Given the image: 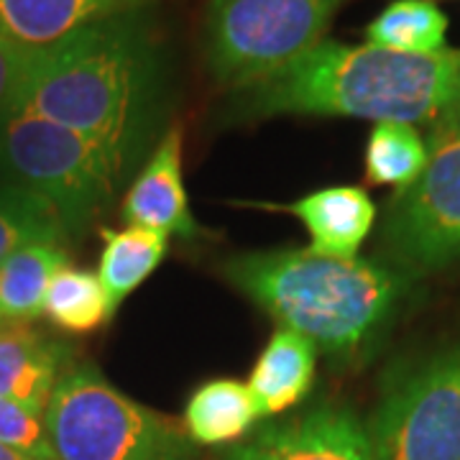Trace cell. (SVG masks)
I'll use <instances>...</instances> for the list:
<instances>
[{"label":"cell","instance_id":"4fadbf2b","mask_svg":"<svg viewBox=\"0 0 460 460\" xmlns=\"http://www.w3.org/2000/svg\"><path fill=\"white\" fill-rule=\"evenodd\" d=\"M69 345L29 325H0V399L44 417L54 384L69 366Z\"/></svg>","mask_w":460,"mask_h":460},{"label":"cell","instance_id":"52a82bcc","mask_svg":"<svg viewBox=\"0 0 460 460\" xmlns=\"http://www.w3.org/2000/svg\"><path fill=\"white\" fill-rule=\"evenodd\" d=\"M366 432L371 460H460V341L394 374Z\"/></svg>","mask_w":460,"mask_h":460},{"label":"cell","instance_id":"5b68a950","mask_svg":"<svg viewBox=\"0 0 460 460\" xmlns=\"http://www.w3.org/2000/svg\"><path fill=\"white\" fill-rule=\"evenodd\" d=\"M126 164L108 146L41 115L11 108L0 118V177L44 199L66 235H77L118 192Z\"/></svg>","mask_w":460,"mask_h":460},{"label":"cell","instance_id":"7402d4cb","mask_svg":"<svg viewBox=\"0 0 460 460\" xmlns=\"http://www.w3.org/2000/svg\"><path fill=\"white\" fill-rule=\"evenodd\" d=\"M0 445L29 460H57L47 438L44 417L8 399H0Z\"/></svg>","mask_w":460,"mask_h":460},{"label":"cell","instance_id":"7c38bea8","mask_svg":"<svg viewBox=\"0 0 460 460\" xmlns=\"http://www.w3.org/2000/svg\"><path fill=\"white\" fill-rule=\"evenodd\" d=\"M274 210L292 213L307 228L310 251L328 259H356L376 220V205L361 187L335 184Z\"/></svg>","mask_w":460,"mask_h":460},{"label":"cell","instance_id":"7a4b0ae2","mask_svg":"<svg viewBox=\"0 0 460 460\" xmlns=\"http://www.w3.org/2000/svg\"><path fill=\"white\" fill-rule=\"evenodd\" d=\"M460 49L399 54L371 44L320 41L289 65L233 90L238 118L341 115L435 123L456 90Z\"/></svg>","mask_w":460,"mask_h":460},{"label":"cell","instance_id":"9c48e42d","mask_svg":"<svg viewBox=\"0 0 460 460\" xmlns=\"http://www.w3.org/2000/svg\"><path fill=\"white\" fill-rule=\"evenodd\" d=\"M220 460H371V443L353 411L323 404L261 429Z\"/></svg>","mask_w":460,"mask_h":460},{"label":"cell","instance_id":"277c9868","mask_svg":"<svg viewBox=\"0 0 460 460\" xmlns=\"http://www.w3.org/2000/svg\"><path fill=\"white\" fill-rule=\"evenodd\" d=\"M44 428L57 460H190L180 422L126 396L95 363H69L54 384Z\"/></svg>","mask_w":460,"mask_h":460},{"label":"cell","instance_id":"3957f363","mask_svg":"<svg viewBox=\"0 0 460 460\" xmlns=\"http://www.w3.org/2000/svg\"><path fill=\"white\" fill-rule=\"evenodd\" d=\"M223 274L281 328L313 341L330 358H353L386 325L402 279L368 259H328L310 248L233 256Z\"/></svg>","mask_w":460,"mask_h":460},{"label":"cell","instance_id":"603a6c76","mask_svg":"<svg viewBox=\"0 0 460 460\" xmlns=\"http://www.w3.org/2000/svg\"><path fill=\"white\" fill-rule=\"evenodd\" d=\"M31 54L16 49L5 39H0V118L8 113L16 102L23 75L29 69Z\"/></svg>","mask_w":460,"mask_h":460},{"label":"cell","instance_id":"30bf717a","mask_svg":"<svg viewBox=\"0 0 460 460\" xmlns=\"http://www.w3.org/2000/svg\"><path fill=\"white\" fill-rule=\"evenodd\" d=\"M181 148L184 133L180 126H172L120 202V217L126 226L156 230L166 238H198L202 233L187 202Z\"/></svg>","mask_w":460,"mask_h":460},{"label":"cell","instance_id":"8992f818","mask_svg":"<svg viewBox=\"0 0 460 460\" xmlns=\"http://www.w3.org/2000/svg\"><path fill=\"white\" fill-rule=\"evenodd\" d=\"M343 0H210L205 59L215 83L243 87L323 41Z\"/></svg>","mask_w":460,"mask_h":460},{"label":"cell","instance_id":"ba28073f","mask_svg":"<svg viewBox=\"0 0 460 460\" xmlns=\"http://www.w3.org/2000/svg\"><path fill=\"white\" fill-rule=\"evenodd\" d=\"M428 164L399 190L384 220V241L414 274L460 269V136L429 141Z\"/></svg>","mask_w":460,"mask_h":460},{"label":"cell","instance_id":"cb8c5ba5","mask_svg":"<svg viewBox=\"0 0 460 460\" xmlns=\"http://www.w3.org/2000/svg\"><path fill=\"white\" fill-rule=\"evenodd\" d=\"M460 136V72L456 80V90L443 108V113L438 115V120L432 123V136L429 141H443V138H453Z\"/></svg>","mask_w":460,"mask_h":460},{"label":"cell","instance_id":"ffe728a7","mask_svg":"<svg viewBox=\"0 0 460 460\" xmlns=\"http://www.w3.org/2000/svg\"><path fill=\"white\" fill-rule=\"evenodd\" d=\"M428 141L411 123L381 120L366 141V180L376 187H410L428 164Z\"/></svg>","mask_w":460,"mask_h":460},{"label":"cell","instance_id":"8fae6325","mask_svg":"<svg viewBox=\"0 0 460 460\" xmlns=\"http://www.w3.org/2000/svg\"><path fill=\"white\" fill-rule=\"evenodd\" d=\"M154 0H0V39L26 54H39L83 29L126 16H141Z\"/></svg>","mask_w":460,"mask_h":460},{"label":"cell","instance_id":"d4e9b609","mask_svg":"<svg viewBox=\"0 0 460 460\" xmlns=\"http://www.w3.org/2000/svg\"><path fill=\"white\" fill-rule=\"evenodd\" d=\"M0 460H29V458H23V456L16 453V450H11V447L0 445Z\"/></svg>","mask_w":460,"mask_h":460},{"label":"cell","instance_id":"44dd1931","mask_svg":"<svg viewBox=\"0 0 460 460\" xmlns=\"http://www.w3.org/2000/svg\"><path fill=\"white\" fill-rule=\"evenodd\" d=\"M66 235L59 215L44 199L0 181V261L29 243L65 246Z\"/></svg>","mask_w":460,"mask_h":460},{"label":"cell","instance_id":"5bb4252c","mask_svg":"<svg viewBox=\"0 0 460 460\" xmlns=\"http://www.w3.org/2000/svg\"><path fill=\"white\" fill-rule=\"evenodd\" d=\"M314 361L317 348L313 341L287 328L277 330L263 345L246 384L259 417H277L310 394Z\"/></svg>","mask_w":460,"mask_h":460},{"label":"cell","instance_id":"e0dca14e","mask_svg":"<svg viewBox=\"0 0 460 460\" xmlns=\"http://www.w3.org/2000/svg\"><path fill=\"white\" fill-rule=\"evenodd\" d=\"M100 251L98 279L108 295L113 313L144 281L159 269L166 256V235L156 230L128 226L123 230L105 228Z\"/></svg>","mask_w":460,"mask_h":460},{"label":"cell","instance_id":"d6986e66","mask_svg":"<svg viewBox=\"0 0 460 460\" xmlns=\"http://www.w3.org/2000/svg\"><path fill=\"white\" fill-rule=\"evenodd\" d=\"M41 314L65 332H93L102 328L115 313L98 274L65 263L51 277Z\"/></svg>","mask_w":460,"mask_h":460},{"label":"cell","instance_id":"2e32d148","mask_svg":"<svg viewBox=\"0 0 460 460\" xmlns=\"http://www.w3.org/2000/svg\"><path fill=\"white\" fill-rule=\"evenodd\" d=\"M66 263L65 246L29 243L0 261V325H29L41 317L51 277Z\"/></svg>","mask_w":460,"mask_h":460},{"label":"cell","instance_id":"ac0fdd59","mask_svg":"<svg viewBox=\"0 0 460 460\" xmlns=\"http://www.w3.org/2000/svg\"><path fill=\"white\" fill-rule=\"evenodd\" d=\"M366 41L399 54H438L447 49V16L432 0H394L368 26Z\"/></svg>","mask_w":460,"mask_h":460},{"label":"cell","instance_id":"9a60e30c","mask_svg":"<svg viewBox=\"0 0 460 460\" xmlns=\"http://www.w3.org/2000/svg\"><path fill=\"white\" fill-rule=\"evenodd\" d=\"M256 422V402L246 384L235 378H213L198 386L181 414V428L198 445L238 443Z\"/></svg>","mask_w":460,"mask_h":460},{"label":"cell","instance_id":"6da1fadb","mask_svg":"<svg viewBox=\"0 0 460 460\" xmlns=\"http://www.w3.org/2000/svg\"><path fill=\"white\" fill-rule=\"evenodd\" d=\"M156 95V44L141 16H126L31 54L13 108L95 138L128 166L151 131Z\"/></svg>","mask_w":460,"mask_h":460}]
</instances>
